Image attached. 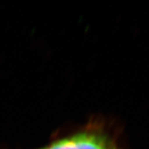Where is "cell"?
I'll use <instances>...</instances> for the list:
<instances>
[{
    "instance_id": "1",
    "label": "cell",
    "mask_w": 149,
    "mask_h": 149,
    "mask_svg": "<svg viewBox=\"0 0 149 149\" xmlns=\"http://www.w3.org/2000/svg\"><path fill=\"white\" fill-rule=\"evenodd\" d=\"M39 149H122L108 133L88 129L55 141Z\"/></svg>"
}]
</instances>
